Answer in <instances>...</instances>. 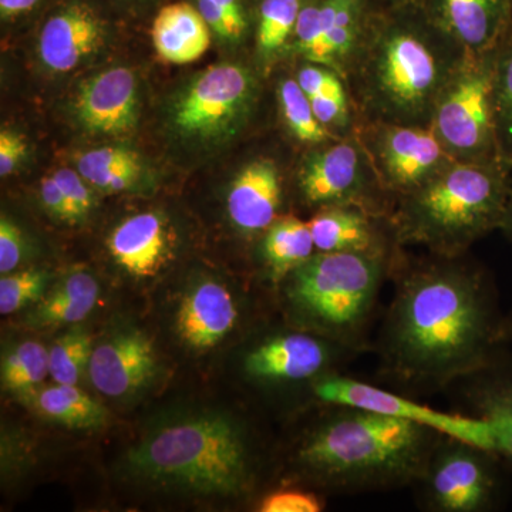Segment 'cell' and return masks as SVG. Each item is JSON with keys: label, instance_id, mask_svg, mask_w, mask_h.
Wrapping results in <instances>:
<instances>
[{"label": "cell", "instance_id": "obj_1", "mask_svg": "<svg viewBox=\"0 0 512 512\" xmlns=\"http://www.w3.org/2000/svg\"><path fill=\"white\" fill-rule=\"evenodd\" d=\"M430 255L407 266L399 256L383 350L394 375L441 386L491 365L508 329L484 269L463 256Z\"/></svg>", "mask_w": 512, "mask_h": 512}, {"label": "cell", "instance_id": "obj_2", "mask_svg": "<svg viewBox=\"0 0 512 512\" xmlns=\"http://www.w3.org/2000/svg\"><path fill=\"white\" fill-rule=\"evenodd\" d=\"M467 52L420 2L379 5L346 82L360 123L430 127Z\"/></svg>", "mask_w": 512, "mask_h": 512}, {"label": "cell", "instance_id": "obj_3", "mask_svg": "<svg viewBox=\"0 0 512 512\" xmlns=\"http://www.w3.org/2000/svg\"><path fill=\"white\" fill-rule=\"evenodd\" d=\"M335 407L296 450L305 473L348 494L419 483L443 434L397 417Z\"/></svg>", "mask_w": 512, "mask_h": 512}, {"label": "cell", "instance_id": "obj_4", "mask_svg": "<svg viewBox=\"0 0 512 512\" xmlns=\"http://www.w3.org/2000/svg\"><path fill=\"white\" fill-rule=\"evenodd\" d=\"M512 170L504 163H458L444 168L394 204L400 247L464 256L491 232L501 231L511 197Z\"/></svg>", "mask_w": 512, "mask_h": 512}, {"label": "cell", "instance_id": "obj_5", "mask_svg": "<svg viewBox=\"0 0 512 512\" xmlns=\"http://www.w3.org/2000/svg\"><path fill=\"white\" fill-rule=\"evenodd\" d=\"M131 473L163 487L238 495L251 484L247 440L229 417L198 414L150 434L127 456Z\"/></svg>", "mask_w": 512, "mask_h": 512}, {"label": "cell", "instance_id": "obj_6", "mask_svg": "<svg viewBox=\"0 0 512 512\" xmlns=\"http://www.w3.org/2000/svg\"><path fill=\"white\" fill-rule=\"evenodd\" d=\"M399 255L316 252L285 279L286 299L318 335L357 348Z\"/></svg>", "mask_w": 512, "mask_h": 512}, {"label": "cell", "instance_id": "obj_7", "mask_svg": "<svg viewBox=\"0 0 512 512\" xmlns=\"http://www.w3.org/2000/svg\"><path fill=\"white\" fill-rule=\"evenodd\" d=\"M498 49L467 53L434 109L431 130L458 163H503L494 116Z\"/></svg>", "mask_w": 512, "mask_h": 512}, {"label": "cell", "instance_id": "obj_8", "mask_svg": "<svg viewBox=\"0 0 512 512\" xmlns=\"http://www.w3.org/2000/svg\"><path fill=\"white\" fill-rule=\"evenodd\" d=\"M261 76L264 74L241 63L208 67L171 106L175 131L188 140L210 143L237 136L258 110Z\"/></svg>", "mask_w": 512, "mask_h": 512}, {"label": "cell", "instance_id": "obj_9", "mask_svg": "<svg viewBox=\"0 0 512 512\" xmlns=\"http://www.w3.org/2000/svg\"><path fill=\"white\" fill-rule=\"evenodd\" d=\"M295 187L303 204L315 212L359 205L376 214H393V198L384 191L357 136L305 151L295 168Z\"/></svg>", "mask_w": 512, "mask_h": 512}, {"label": "cell", "instance_id": "obj_10", "mask_svg": "<svg viewBox=\"0 0 512 512\" xmlns=\"http://www.w3.org/2000/svg\"><path fill=\"white\" fill-rule=\"evenodd\" d=\"M503 458L493 451L444 436L419 483L421 503L434 512H490L507 497Z\"/></svg>", "mask_w": 512, "mask_h": 512}, {"label": "cell", "instance_id": "obj_11", "mask_svg": "<svg viewBox=\"0 0 512 512\" xmlns=\"http://www.w3.org/2000/svg\"><path fill=\"white\" fill-rule=\"evenodd\" d=\"M356 136L394 204L456 161L441 146L431 127L363 121Z\"/></svg>", "mask_w": 512, "mask_h": 512}, {"label": "cell", "instance_id": "obj_12", "mask_svg": "<svg viewBox=\"0 0 512 512\" xmlns=\"http://www.w3.org/2000/svg\"><path fill=\"white\" fill-rule=\"evenodd\" d=\"M316 399L329 406H348L412 421L473 446L495 453V434L490 421L478 416L441 412L407 397L380 389L353 377L329 373L312 383Z\"/></svg>", "mask_w": 512, "mask_h": 512}, {"label": "cell", "instance_id": "obj_13", "mask_svg": "<svg viewBox=\"0 0 512 512\" xmlns=\"http://www.w3.org/2000/svg\"><path fill=\"white\" fill-rule=\"evenodd\" d=\"M377 0H306L289 59L323 64L348 77Z\"/></svg>", "mask_w": 512, "mask_h": 512}, {"label": "cell", "instance_id": "obj_14", "mask_svg": "<svg viewBox=\"0 0 512 512\" xmlns=\"http://www.w3.org/2000/svg\"><path fill=\"white\" fill-rule=\"evenodd\" d=\"M342 349H353L336 340L308 332L271 336L245 357L244 369L262 382H303L329 375Z\"/></svg>", "mask_w": 512, "mask_h": 512}, {"label": "cell", "instance_id": "obj_15", "mask_svg": "<svg viewBox=\"0 0 512 512\" xmlns=\"http://www.w3.org/2000/svg\"><path fill=\"white\" fill-rule=\"evenodd\" d=\"M74 117L87 133L123 136L137 126L138 82L127 67H113L80 84Z\"/></svg>", "mask_w": 512, "mask_h": 512}, {"label": "cell", "instance_id": "obj_16", "mask_svg": "<svg viewBox=\"0 0 512 512\" xmlns=\"http://www.w3.org/2000/svg\"><path fill=\"white\" fill-rule=\"evenodd\" d=\"M316 252L396 256L392 217L359 205H339L315 212L308 220Z\"/></svg>", "mask_w": 512, "mask_h": 512}, {"label": "cell", "instance_id": "obj_17", "mask_svg": "<svg viewBox=\"0 0 512 512\" xmlns=\"http://www.w3.org/2000/svg\"><path fill=\"white\" fill-rule=\"evenodd\" d=\"M285 175L271 156H256L239 168L229 185L227 212L232 225L245 235H262L282 215Z\"/></svg>", "mask_w": 512, "mask_h": 512}, {"label": "cell", "instance_id": "obj_18", "mask_svg": "<svg viewBox=\"0 0 512 512\" xmlns=\"http://www.w3.org/2000/svg\"><path fill=\"white\" fill-rule=\"evenodd\" d=\"M106 42V26L92 6L73 2L46 20L37 42L40 62L53 73H67L96 55Z\"/></svg>", "mask_w": 512, "mask_h": 512}, {"label": "cell", "instance_id": "obj_19", "mask_svg": "<svg viewBox=\"0 0 512 512\" xmlns=\"http://www.w3.org/2000/svg\"><path fill=\"white\" fill-rule=\"evenodd\" d=\"M87 370L90 382L104 396H128L153 379L156 352L144 333L128 330L94 348Z\"/></svg>", "mask_w": 512, "mask_h": 512}, {"label": "cell", "instance_id": "obj_20", "mask_svg": "<svg viewBox=\"0 0 512 512\" xmlns=\"http://www.w3.org/2000/svg\"><path fill=\"white\" fill-rule=\"evenodd\" d=\"M420 3L471 55L500 46L512 26V0H420Z\"/></svg>", "mask_w": 512, "mask_h": 512}, {"label": "cell", "instance_id": "obj_21", "mask_svg": "<svg viewBox=\"0 0 512 512\" xmlns=\"http://www.w3.org/2000/svg\"><path fill=\"white\" fill-rule=\"evenodd\" d=\"M237 319V303L227 286L205 281L184 296L175 316V328L185 345L207 350L227 338Z\"/></svg>", "mask_w": 512, "mask_h": 512}, {"label": "cell", "instance_id": "obj_22", "mask_svg": "<svg viewBox=\"0 0 512 512\" xmlns=\"http://www.w3.org/2000/svg\"><path fill=\"white\" fill-rule=\"evenodd\" d=\"M111 258L136 278L157 275L171 254V235L157 212H141L121 222L107 241Z\"/></svg>", "mask_w": 512, "mask_h": 512}, {"label": "cell", "instance_id": "obj_23", "mask_svg": "<svg viewBox=\"0 0 512 512\" xmlns=\"http://www.w3.org/2000/svg\"><path fill=\"white\" fill-rule=\"evenodd\" d=\"M292 73L311 101L313 113L333 136H356L360 126L359 111L342 74L306 60H298Z\"/></svg>", "mask_w": 512, "mask_h": 512}, {"label": "cell", "instance_id": "obj_24", "mask_svg": "<svg viewBox=\"0 0 512 512\" xmlns=\"http://www.w3.org/2000/svg\"><path fill=\"white\" fill-rule=\"evenodd\" d=\"M468 379L473 380L468 399L474 416L490 421L495 454L512 467V353L501 350L491 365Z\"/></svg>", "mask_w": 512, "mask_h": 512}, {"label": "cell", "instance_id": "obj_25", "mask_svg": "<svg viewBox=\"0 0 512 512\" xmlns=\"http://www.w3.org/2000/svg\"><path fill=\"white\" fill-rule=\"evenodd\" d=\"M210 30L200 10L181 2L165 6L158 12L151 37L157 55L165 62L188 64L207 52L211 43Z\"/></svg>", "mask_w": 512, "mask_h": 512}, {"label": "cell", "instance_id": "obj_26", "mask_svg": "<svg viewBox=\"0 0 512 512\" xmlns=\"http://www.w3.org/2000/svg\"><path fill=\"white\" fill-rule=\"evenodd\" d=\"M29 409L70 429L97 430L106 424L107 412L76 384L30 387L18 393Z\"/></svg>", "mask_w": 512, "mask_h": 512}, {"label": "cell", "instance_id": "obj_27", "mask_svg": "<svg viewBox=\"0 0 512 512\" xmlns=\"http://www.w3.org/2000/svg\"><path fill=\"white\" fill-rule=\"evenodd\" d=\"M99 296V282L92 274L73 271L37 302L28 316V325L52 328L82 322L92 313Z\"/></svg>", "mask_w": 512, "mask_h": 512}, {"label": "cell", "instance_id": "obj_28", "mask_svg": "<svg viewBox=\"0 0 512 512\" xmlns=\"http://www.w3.org/2000/svg\"><path fill=\"white\" fill-rule=\"evenodd\" d=\"M306 0H259L256 5L255 55L262 74L291 56L293 37Z\"/></svg>", "mask_w": 512, "mask_h": 512}, {"label": "cell", "instance_id": "obj_29", "mask_svg": "<svg viewBox=\"0 0 512 512\" xmlns=\"http://www.w3.org/2000/svg\"><path fill=\"white\" fill-rule=\"evenodd\" d=\"M261 237L259 251L275 284H282L298 266L316 254L308 221L293 214L282 215Z\"/></svg>", "mask_w": 512, "mask_h": 512}, {"label": "cell", "instance_id": "obj_30", "mask_svg": "<svg viewBox=\"0 0 512 512\" xmlns=\"http://www.w3.org/2000/svg\"><path fill=\"white\" fill-rule=\"evenodd\" d=\"M276 104H278L279 119L291 140L309 151L312 148L325 146L339 137L323 126L313 113L311 101L299 86L296 77L284 74L276 82ZM303 151V153H305Z\"/></svg>", "mask_w": 512, "mask_h": 512}, {"label": "cell", "instance_id": "obj_31", "mask_svg": "<svg viewBox=\"0 0 512 512\" xmlns=\"http://www.w3.org/2000/svg\"><path fill=\"white\" fill-rule=\"evenodd\" d=\"M77 171L97 190L123 192L136 185L143 173V165L130 148L106 146L80 154Z\"/></svg>", "mask_w": 512, "mask_h": 512}, {"label": "cell", "instance_id": "obj_32", "mask_svg": "<svg viewBox=\"0 0 512 512\" xmlns=\"http://www.w3.org/2000/svg\"><path fill=\"white\" fill-rule=\"evenodd\" d=\"M494 116L500 158L512 170V26L498 49Z\"/></svg>", "mask_w": 512, "mask_h": 512}, {"label": "cell", "instance_id": "obj_33", "mask_svg": "<svg viewBox=\"0 0 512 512\" xmlns=\"http://www.w3.org/2000/svg\"><path fill=\"white\" fill-rule=\"evenodd\" d=\"M50 375L49 350L37 342H23L3 360L2 383L10 392L20 393L39 386Z\"/></svg>", "mask_w": 512, "mask_h": 512}, {"label": "cell", "instance_id": "obj_34", "mask_svg": "<svg viewBox=\"0 0 512 512\" xmlns=\"http://www.w3.org/2000/svg\"><path fill=\"white\" fill-rule=\"evenodd\" d=\"M93 339L86 330L74 328L64 333L49 350L50 376L56 383L77 384L89 367Z\"/></svg>", "mask_w": 512, "mask_h": 512}, {"label": "cell", "instance_id": "obj_35", "mask_svg": "<svg viewBox=\"0 0 512 512\" xmlns=\"http://www.w3.org/2000/svg\"><path fill=\"white\" fill-rule=\"evenodd\" d=\"M47 284H49V274L37 269L2 275L0 313L10 315L25 308L29 303L39 302L45 296Z\"/></svg>", "mask_w": 512, "mask_h": 512}, {"label": "cell", "instance_id": "obj_36", "mask_svg": "<svg viewBox=\"0 0 512 512\" xmlns=\"http://www.w3.org/2000/svg\"><path fill=\"white\" fill-rule=\"evenodd\" d=\"M53 177L72 207L76 224L86 220L94 207L93 191L86 178L79 171L70 170V168H59L53 173Z\"/></svg>", "mask_w": 512, "mask_h": 512}, {"label": "cell", "instance_id": "obj_37", "mask_svg": "<svg viewBox=\"0 0 512 512\" xmlns=\"http://www.w3.org/2000/svg\"><path fill=\"white\" fill-rule=\"evenodd\" d=\"M323 503L318 495L301 490H281L268 494L259 504L261 512H319Z\"/></svg>", "mask_w": 512, "mask_h": 512}, {"label": "cell", "instance_id": "obj_38", "mask_svg": "<svg viewBox=\"0 0 512 512\" xmlns=\"http://www.w3.org/2000/svg\"><path fill=\"white\" fill-rule=\"evenodd\" d=\"M23 235L20 229L2 215L0 220V272L2 275L10 274L22 261Z\"/></svg>", "mask_w": 512, "mask_h": 512}, {"label": "cell", "instance_id": "obj_39", "mask_svg": "<svg viewBox=\"0 0 512 512\" xmlns=\"http://www.w3.org/2000/svg\"><path fill=\"white\" fill-rule=\"evenodd\" d=\"M40 198H42L43 207L50 217L57 221L67 222V224H76L72 207L53 174L46 175L40 183Z\"/></svg>", "mask_w": 512, "mask_h": 512}, {"label": "cell", "instance_id": "obj_40", "mask_svg": "<svg viewBox=\"0 0 512 512\" xmlns=\"http://www.w3.org/2000/svg\"><path fill=\"white\" fill-rule=\"evenodd\" d=\"M26 153H28V144L25 138L16 131L3 128L0 133V175L8 177L12 174L22 163Z\"/></svg>", "mask_w": 512, "mask_h": 512}, {"label": "cell", "instance_id": "obj_41", "mask_svg": "<svg viewBox=\"0 0 512 512\" xmlns=\"http://www.w3.org/2000/svg\"><path fill=\"white\" fill-rule=\"evenodd\" d=\"M211 2L220 6V8L227 13L229 18L234 20L238 28H241L247 33L251 30V13H249L247 6H245L244 0H211Z\"/></svg>", "mask_w": 512, "mask_h": 512}, {"label": "cell", "instance_id": "obj_42", "mask_svg": "<svg viewBox=\"0 0 512 512\" xmlns=\"http://www.w3.org/2000/svg\"><path fill=\"white\" fill-rule=\"evenodd\" d=\"M39 0H0V15L3 19L16 18L35 8Z\"/></svg>", "mask_w": 512, "mask_h": 512}, {"label": "cell", "instance_id": "obj_43", "mask_svg": "<svg viewBox=\"0 0 512 512\" xmlns=\"http://www.w3.org/2000/svg\"><path fill=\"white\" fill-rule=\"evenodd\" d=\"M504 237L512 244V183H511V197L508 202L507 214H505L503 228H501Z\"/></svg>", "mask_w": 512, "mask_h": 512}, {"label": "cell", "instance_id": "obj_44", "mask_svg": "<svg viewBox=\"0 0 512 512\" xmlns=\"http://www.w3.org/2000/svg\"><path fill=\"white\" fill-rule=\"evenodd\" d=\"M380 5H403V3L420 2V0H377Z\"/></svg>", "mask_w": 512, "mask_h": 512}, {"label": "cell", "instance_id": "obj_45", "mask_svg": "<svg viewBox=\"0 0 512 512\" xmlns=\"http://www.w3.org/2000/svg\"><path fill=\"white\" fill-rule=\"evenodd\" d=\"M507 329L508 336H512V318L510 320L507 319Z\"/></svg>", "mask_w": 512, "mask_h": 512}]
</instances>
